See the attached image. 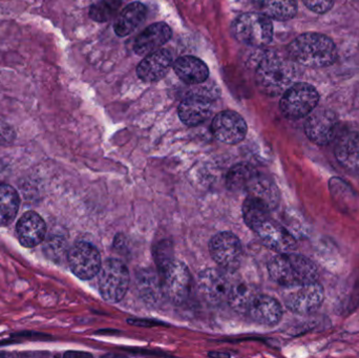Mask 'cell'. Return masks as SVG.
Here are the masks:
<instances>
[{
    "label": "cell",
    "instance_id": "33",
    "mask_svg": "<svg viewBox=\"0 0 359 358\" xmlns=\"http://www.w3.org/2000/svg\"><path fill=\"white\" fill-rule=\"evenodd\" d=\"M356 172H358V176H359V155L358 157V160H356V164H355V170Z\"/></svg>",
    "mask_w": 359,
    "mask_h": 358
},
{
    "label": "cell",
    "instance_id": "28",
    "mask_svg": "<svg viewBox=\"0 0 359 358\" xmlns=\"http://www.w3.org/2000/svg\"><path fill=\"white\" fill-rule=\"evenodd\" d=\"M123 0H100L90 8V17L97 22L111 20L119 12Z\"/></svg>",
    "mask_w": 359,
    "mask_h": 358
},
{
    "label": "cell",
    "instance_id": "10",
    "mask_svg": "<svg viewBox=\"0 0 359 358\" xmlns=\"http://www.w3.org/2000/svg\"><path fill=\"white\" fill-rule=\"evenodd\" d=\"M225 273L223 269L208 268L198 275L196 287L207 304L217 306L229 302L234 284Z\"/></svg>",
    "mask_w": 359,
    "mask_h": 358
},
{
    "label": "cell",
    "instance_id": "16",
    "mask_svg": "<svg viewBox=\"0 0 359 358\" xmlns=\"http://www.w3.org/2000/svg\"><path fill=\"white\" fill-rule=\"evenodd\" d=\"M178 113L180 119L185 125H198L210 117L212 101L204 95H189L180 103Z\"/></svg>",
    "mask_w": 359,
    "mask_h": 358
},
{
    "label": "cell",
    "instance_id": "19",
    "mask_svg": "<svg viewBox=\"0 0 359 358\" xmlns=\"http://www.w3.org/2000/svg\"><path fill=\"white\" fill-rule=\"evenodd\" d=\"M172 37V29L166 23L158 22L149 25L138 37L134 44V50L139 56H147L160 50Z\"/></svg>",
    "mask_w": 359,
    "mask_h": 358
},
{
    "label": "cell",
    "instance_id": "22",
    "mask_svg": "<svg viewBox=\"0 0 359 358\" xmlns=\"http://www.w3.org/2000/svg\"><path fill=\"white\" fill-rule=\"evenodd\" d=\"M335 156L339 163L349 170H355L359 155V132L354 130L337 132Z\"/></svg>",
    "mask_w": 359,
    "mask_h": 358
},
{
    "label": "cell",
    "instance_id": "15",
    "mask_svg": "<svg viewBox=\"0 0 359 358\" xmlns=\"http://www.w3.org/2000/svg\"><path fill=\"white\" fill-rule=\"evenodd\" d=\"M255 323L263 326H276L283 317V308L276 298L266 294H255L246 310Z\"/></svg>",
    "mask_w": 359,
    "mask_h": 358
},
{
    "label": "cell",
    "instance_id": "14",
    "mask_svg": "<svg viewBox=\"0 0 359 358\" xmlns=\"http://www.w3.org/2000/svg\"><path fill=\"white\" fill-rule=\"evenodd\" d=\"M247 130V123L242 116L232 111L217 113L211 123L213 136L225 144L233 145L242 142L246 137Z\"/></svg>",
    "mask_w": 359,
    "mask_h": 358
},
{
    "label": "cell",
    "instance_id": "18",
    "mask_svg": "<svg viewBox=\"0 0 359 358\" xmlns=\"http://www.w3.org/2000/svg\"><path fill=\"white\" fill-rule=\"evenodd\" d=\"M16 233L21 245L27 248L36 247L46 237V222L37 212H25L17 223Z\"/></svg>",
    "mask_w": 359,
    "mask_h": 358
},
{
    "label": "cell",
    "instance_id": "9",
    "mask_svg": "<svg viewBox=\"0 0 359 358\" xmlns=\"http://www.w3.org/2000/svg\"><path fill=\"white\" fill-rule=\"evenodd\" d=\"M211 258L226 273H236L243 261V246L232 233L224 231L211 237L209 242Z\"/></svg>",
    "mask_w": 359,
    "mask_h": 358
},
{
    "label": "cell",
    "instance_id": "12",
    "mask_svg": "<svg viewBox=\"0 0 359 358\" xmlns=\"http://www.w3.org/2000/svg\"><path fill=\"white\" fill-rule=\"evenodd\" d=\"M67 263L72 273L83 281L94 279L102 266L100 252L88 242H78L69 250Z\"/></svg>",
    "mask_w": 359,
    "mask_h": 358
},
{
    "label": "cell",
    "instance_id": "29",
    "mask_svg": "<svg viewBox=\"0 0 359 358\" xmlns=\"http://www.w3.org/2000/svg\"><path fill=\"white\" fill-rule=\"evenodd\" d=\"M309 10L318 13V14H325L331 10L334 4V0H303Z\"/></svg>",
    "mask_w": 359,
    "mask_h": 358
},
{
    "label": "cell",
    "instance_id": "32",
    "mask_svg": "<svg viewBox=\"0 0 359 358\" xmlns=\"http://www.w3.org/2000/svg\"><path fill=\"white\" fill-rule=\"evenodd\" d=\"M210 357H229V354L227 353H210Z\"/></svg>",
    "mask_w": 359,
    "mask_h": 358
},
{
    "label": "cell",
    "instance_id": "24",
    "mask_svg": "<svg viewBox=\"0 0 359 358\" xmlns=\"http://www.w3.org/2000/svg\"><path fill=\"white\" fill-rule=\"evenodd\" d=\"M20 199L18 193L8 184L0 185V226H8L18 214Z\"/></svg>",
    "mask_w": 359,
    "mask_h": 358
},
{
    "label": "cell",
    "instance_id": "30",
    "mask_svg": "<svg viewBox=\"0 0 359 358\" xmlns=\"http://www.w3.org/2000/svg\"><path fill=\"white\" fill-rule=\"evenodd\" d=\"M15 138V132L13 128L8 124L0 122V144H8Z\"/></svg>",
    "mask_w": 359,
    "mask_h": 358
},
{
    "label": "cell",
    "instance_id": "23",
    "mask_svg": "<svg viewBox=\"0 0 359 358\" xmlns=\"http://www.w3.org/2000/svg\"><path fill=\"white\" fill-rule=\"evenodd\" d=\"M147 17V8L141 2H133L123 8L117 20H116L114 29L119 37L132 34Z\"/></svg>",
    "mask_w": 359,
    "mask_h": 358
},
{
    "label": "cell",
    "instance_id": "8",
    "mask_svg": "<svg viewBox=\"0 0 359 358\" xmlns=\"http://www.w3.org/2000/svg\"><path fill=\"white\" fill-rule=\"evenodd\" d=\"M318 101L320 96L313 86L308 83H297L283 94L280 109L288 119H302L318 107Z\"/></svg>",
    "mask_w": 359,
    "mask_h": 358
},
{
    "label": "cell",
    "instance_id": "1",
    "mask_svg": "<svg viewBox=\"0 0 359 358\" xmlns=\"http://www.w3.org/2000/svg\"><path fill=\"white\" fill-rule=\"evenodd\" d=\"M270 277L284 287L304 285L318 281V269L309 259L293 252L278 254L268 264Z\"/></svg>",
    "mask_w": 359,
    "mask_h": 358
},
{
    "label": "cell",
    "instance_id": "27",
    "mask_svg": "<svg viewBox=\"0 0 359 358\" xmlns=\"http://www.w3.org/2000/svg\"><path fill=\"white\" fill-rule=\"evenodd\" d=\"M259 10L269 18L284 21L295 16L297 6L295 0H271Z\"/></svg>",
    "mask_w": 359,
    "mask_h": 358
},
{
    "label": "cell",
    "instance_id": "26",
    "mask_svg": "<svg viewBox=\"0 0 359 358\" xmlns=\"http://www.w3.org/2000/svg\"><path fill=\"white\" fill-rule=\"evenodd\" d=\"M137 286H138L141 296L149 304L156 305L160 302L162 296H164L160 277H158V275L151 271L147 270L140 273Z\"/></svg>",
    "mask_w": 359,
    "mask_h": 358
},
{
    "label": "cell",
    "instance_id": "25",
    "mask_svg": "<svg viewBox=\"0 0 359 358\" xmlns=\"http://www.w3.org/2000/svg\"><path fill=\"white\" fill-rule=\"evenodd\" d=\"M259 172L250 164H236L228 172L226 178L227 188L231 191H245Z\"/></svg>",
    "mask_w": 359,
    "mask_h": 358
},
{
    "label": "cell",
    "instance_id": "3",
    "mask_svg": "<svg viewBox=\"0 0 359 358\" xmlns=\"http://www.w3.org/2000/svg\"><path fill=\"white\" fill-rule=\"evenodd\" d=\"M294 78V62L276 54L266 55L255 73L259 90L272 97L284 94L292 85Z\"/></svg>",
    "mask_w": 359,
    "mask_h": 358
},
{
    "label": "cell",
    "instance_id": "4",
    "mask_svg": "<svg viewBox=\"0 0 359 358\" xmlns=\"http://www.w3.org/2000/svg\"><path fill=\"white\" fill-rule=\"evenodd\" d=\"M232 34L238 41L250 46H267L273 38V25L263 13H245L232 23Z\"/></svg>",
    "mask_w": 359,
    "mask_h": 358
},
{
    "label": "cell",
    "instance_id": "2",
    "mask_svg": "<svg viewBox=\"0 0 359 358\" xmlns=\"http://www.w3.org/2000/svg\"><path fill=\"white\" fill-rule=\"evenodd\" d=\"M293 62L308 67H325L337 58L334 42L322 34L307 33L295 38L288 48Z\"/></svg>",
    "mask_w": 359,
    "mask_h": 358
},
{
    "label": "cell",
    "instance_id": "20",
    "mask_svg": "<svg viewBox=\"0 0 359 358\" xmlns=\"http://www.w3.org/2000/svg\"><path fill=\"white\" fill-rule=\"evenodd\" d=\"M245 193L247 197L263 204L268 210L272 212L280 203V191L273 181L267 177L257 174L247 187Z\"/></svg>",
    "mask_w": 359,
    "mask_h": 358
},
{
    "label": "cell",
    "instance_id": "17",
    "mask_svg": "<svg viewBox=\"0 0 359 358\" xmlns=\"http://www.w3.org/2000/svg\"><path fill=\"white\" fill-rule=\"evenodd\" d=\"M172 64V53L168 50H158L141 61L137 67V74L142 81H159L168 75Z\"/></svg>",
    "mask_w": 359,
    "mask_h": 358
},
{
    "label": "cell",
    "instance_id": "7",
    "mask_svg": "<svg viewBox=\"0 0 359 358\" xmlns=\"http://www.w3.org/2000/svg\"><path fill=\"white\" fill-rule=\"evenodd\" d=\"M247 226L257 233L264 245L278 254L291 252L297 247V240L280 223L270 218L269 212L261 214Z\"/></svg>",
    "mask_w": 359,
    "mask_h": 358
},
{
    "label": "cell",
    "instance_id": "21",
    "mask_svg": "<svg viewBox=\"0 0 359 358\" xmlns=\"http://www.w3.org/2000/svg\"><path fill=\"white\" fill-rule=\"evenodd\" d=\"M174 71L186 84L202 83L208 78L209 69L201 59L194 56H184L176 60Z\"/></svg>",
    "mask_w": 359,
    "mask_h": 358
},
{
    "label": "cell",
    "instance_id": "5",
    "mask_svg": "<svg viewBox=\"0 0 359 358\" xmlns=\"http://www.w3.org/2000/svg\"><path fill=\"white\" fill-rule=\"evenodd\" d=\"M159 270L164 298L175 305L185 303L192 285L191 275L187 266L181 261L172 259L160 267Z\"/></svg>",
    "mask_w": 359,
    "mask_h": 358
},
{
    "label": "cell",
    "instance_id": "6",
    "mask_svg": "<svg viewBox=\"0 0 359 358\" xmlns=\"http://www.w3.org/2000/svg\"><path fill=\"white\" fill-rule=\"evenodd\" d=\"M98 275L101 296L109 303L121 302L130 285V273L124 263L109 259L103 263Z\"/></svg>",
    "mask_w": 359,
    "mask_h": 358
},
{
    "label": "cell",
    "instance_id": "31",
    "mask_svg": "<svg viewBox=\"0 0 359 358\" xmlns=\"http://www.w3.org/2000/svg\"><path fill=\"white\" fill-rule=\"evenodd\" d=\"M250 1L252 2L257 8H261L262 6H265V4H267L268 2L271 1V0H250Z\"/></svg>",
    "mask_w": 359,
    "mask_h": 358
},
{
    "label": "cell",
    "instance_id": "13",
    "mask_svg": "<svg viewBox=\"0 0 359 358\" xmlns=\"http://www.w3.org/2000/svg\"><path fill=\"white\" fill-rule=\"evenodd\" d=\"M305 134L314 144H330L339 132V119L335 113L327 109H314L305 122Z\"/></svg>",
    "mask_w": 359,
    "mask_h": 358
},
{
    "label": "cell",
    "instance_id": "11",
    "mask_svg": "<svg viewBox=\"0 0 359 358\" xmlns=\"http://www.w3.org/2000/svg\"><path fill=\"white\" fill-rule=\"evenodd\" d=\"M325 300L324 287L318 283L287 287L284 302L287 308L299 315H309L316 312Z\"/></svg>",
    "mask_w": 359,
    "mask_h": 358
}]
</instances>
